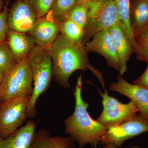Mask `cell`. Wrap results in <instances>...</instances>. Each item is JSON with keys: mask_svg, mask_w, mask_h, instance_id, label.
Segmentation results:
<instances>
[{"mask_svg": "<svg viewBox=\"0 0 148 148\" xmlns=\"http://www.w3.org/2000/svg\"><path fill=\"white\" fill-rule=\"evenodd\" d=\"M47 49L52 59V77L62 87H71L69 77L75 71L89 70L106 89L103 74L90 64L83 43L71 42L60 33Z\"/></svg>", "mask_w": 148, "mask_h": 148, "instance_id": "cell-1", "label": "cell"}, {"mask_svg": "<svg viewBox=\"0 0 148 148\" xmlns=\"http://www.w3.org/2000/svg\"><path fill=\"white\" fill-rule=\"evenodd\" d=\"M82 76L78 77L74 95L75 106L73 113L64 121L66 134L76 142L80 148L87 145L97 148L107 129L97 120H94L88 112V103L82 95Z\"/></svg>", "mask_w": 148, "mask_h": 148, "instance_id": "cell-2", "label": "cell"}, {"mask_svg": "<svg viewBox=\"0 0 148 148\" xmlns=\"http://www.w3.org/2000/svg\"><path fill=\"white\" fill-rule=\"evenodd\" d=\"M34 87L27 109V117L36 115V105L40 95L49 88L52 77V62L47 48L36 46L28 55Z\"/></svg>", "mask_w": 148, "mask_h": 148, "instance_id": "cell-3", "label": "cell"}, {"mask_svg": "<svg viewBox=\"0 0 148 148\" xmlns=\"http://www.w3.org/2000/svg\"><path fill=\"white\" fill-rule=\"evenodd\" d=\"M33 76L29 56L16 64L5 74L0 86V103L33 91Z\"/></svg>", "mask_w": 148, "mask_h": 148, "instance_id": "cell-4", "label": "cell"}, {"mask_svg": "<svg viewBox=\"0 0 148 148\" xmlns=\"http://www.w3.org/2000/svg\"><path fill=\"white\" fill-rule=\"evenodd\" d=\"M88 17L84 29L83 43L85 45L96 34L108 30L119 22L114 0H96L88 3Z\"/></svg>", "mask_w": 148, "mask_h": 148, "instance_id": "cell-5", "label": "cell"}, {"mask_svg": "<svg viewBox=\"0 0 148 148\" xmlns=\"http://www.w3.org/2000/svg\"><path fill=\"white\" fill-rule=\"evenodd\" d=\"M31 94L0 103V137L6 138L21 127L27 117Z\"/></svg>", "mask_w": 148, "mask_h": 148, "instance_id": "cell-6", "label": "cell"}, {"mask_svg": "<svg viewBox=\"0 0 148 148\" xmlns=\"http://www.w3.org/2000/svg\"><path fill=\"white\" fill-rule=\"evenodd\" d=\"M104 90V93L98 90L103 98V110L96 120L106 129L119 125L139 112L138 106L133 101L123 104L110 96L106 89Z\"/></svg>", "mask_w": 148, "mask_h": 148, "instance_id": "cell-7", "label": "cell"}, {"mask_svg": "<svg viewBox=\"0 0 148 148\" xmlns=\"http://www.w3.org/2000/svg\"><path fill=\"white\" fill-rule=\"evenodd\" d=\"M146 132H148V121L136 114L119 125L107 129L101 143L121 147L126 140Z\"/></svg>", "mask_w": 148, "mask_h": 148, "instance_id": "cell-8", "label": "cell"}, {"mask_svg": "<svg viewBox=\"0 0 148 148\" xmlns=\"http://www.w3.org/2000/svg\"><path fill=\"white\" fill-rule=\"evenodd\" d=\"M37 18L34 12L24 0H15L9 9L8 29L20 33H28Z\"/></svg>", "mask_w": 148, "mask_h": 148, "instance_id": "cell-9", "label": "cell"}, {"mask_svg": "<svg viewBox=\"0 0 148 148\" xmlns=\"http://www.w3.org/2000/svg\"><path fill=\"white\" fill-rule=\"evenodd\" d=\"M85 45L88 52L101 54L106 59L108 66L120 72L121 65L109 29L96 34Z\"/></svg>", "mask_w": 148, "mask_h": 148, "instance_id": "cell-10", "label": "cell"}, {"mask_svg": "<svg viewBox=\"0 0 148 148\" xmlns=\"http://www.w3.org/2000/svg\"><path fill=\"white\" fill-rule=\"evenodd\" d=\"M119 75L116 82L110 86L111 90L127 96L136 104L141 116L148 121V88L127 82Z\"/></svg>", "mask_w": 148, "mask_h": 148, "instance_id": "cell-11", "label": "cell"}, {"mask_svg": "<svg viewBox=\"0 0 148 148\" xmlns=\"http://www.w3.org/2000/svg\"><path fill=\"white\" fill-rule=\"evenodd\" d=\"M59 26L47 14L37 18L29 34L34 40L36 46L47 48L55 40L59 34Z\"/></svg>", "mask_w": 148, "mask_h": 148, "instance_id": "cell-12", "label": "cell"}, {"mask_svg": "<svg viewBox=\"0 0 148 148\" xmlns=\"http://www.w3.org/2000/svg\"><path fill=\"white\" fill-rule=\"evenodd\" d=\"M36 123L32 120L6 138L0 137V148H31Z\"/></svg>", "mask_w": 148, "mask_h": 148, "instance_id": "cell-13", "label": "cell"}, {"mask_svg": "<svg viewBox=\"0 0 148 148\" xmlns=\"http://www.w3.org/2000/svg\"><path fill=\"white\" fill-rule=\"evenodd\" d=\"M27 34L9 29L8 31L7 43L13 53L16 64L28 56L36 46L33 38Z\"/></svg>", "mask_w": 148, "mask_h": 148, "instance_id": "cell-14", "label": "cell"}, {"mask_svg": "<svg viewBox=\"0 0 148 148\" xmlns=\"http://www.w3.org/2000/svg\"><path fill=\"white\" fill-rule=\"evenodd\" d=\"M109 30L121 65L120 75H123L127 71V61L134 51L128 38L119 23L115 24Z\"/></svg>", "mask_w": 148, "mask_h": 148, "instance_id": "cell-15", "label": "cell"}, {"mask_svg": "<svg viewBox=\"0 0 148 148\" xmlns=\"http://www.w3.org/2000/svg\"><path fill=\"white\" fill-rule=\"evenodd\" d=\"M75 141L70 137H51L47 130L36 132L31 148H75Z\"/></svg>", "mask_w": 148, "mask_h": 148, "instance_id": "cell-16", "label": "cell"}, {"mask_svg": "<svg viewBox=\"0 0 148 148\" xmlns=\"http://www.w3.org/2000/svg\"><path fill=\"white\" fill-rule=\"evenodd\" d=\"M114 1L119 17V24L128 38L134 52L138 56L139 53V48L135 42L130 21V0H114Z\"/></svg>", "mask_w": 148, "mask_h": 148, "instance_id": "cell-17", "label": "cell"}, {"mask_svg": "<svg viewBox=\"0 0 148 148\" xmlns=\"http://www.w3.org/2000/svg\"><path fill=\"white\" fill-rule=\"evenodd\" d=\"M130 21L134 36L148 26V0H136L130 9Z\"/></svg>", "mask_w": 148, "mask_h": 148, "instance_id": "cell-18", "label": "cell"}, {"mask_svg": "<svg viewBox=\"0 0 148 148\" xmlns=\"http://www.w3.org/2000/svg\"><path fill=\"white\" fill-rule=\"evenodd\" d=\"M77 0H53L48 14L54 22L59 24L67 18Z\"/></svg>", "mask_w": 148, "mask_h": 148, "instance_id": "cell-19", "label": "cell"}, {"mask_svg": "<svg viewBox=\"0 0 148 148\" xmlns=\"http://www.w3.org/2000/svg\"><path fill=\"white\" fill-rule=\"evenodd\" d=\"M58 26L60 33L71 42L83 43L84 29L70 19H66L58 24Z\"/></svg>", "mask_w": 148, "mask_h": 148, "instance_id": "cell-20", "label": "cell"}, {"mask_svg": "<svg viewBox=\"0 0 148 148\" xmlns=\"http://www.w3.org/2000/svg\"><path fill=\"white\" fill-rule=\"evenodd\" d=\"M88 17V4L77 3L69 12L66 19H70L79 27L84 29Z\"/></svg>", "mask_w": 148, "mask_h": 148, "instance_id": "cell-21", "label": "cell"}, {"mask_svg": "<svg viewBox=\"0 0 148 148\" xmlns=\"http://www.w3.org/2000/svg\"><path fill=\"white\" fill-rule=\"evenodd\" d=\"M13 53L7 43L0 44V69L6 73L16 65Z\"/></svg>", "mask_w": 148, "mask_h": 148, "instance_id": "cell-22", "label": "cell"}, {"mask_svg": "<svg viewBox=\"0 0 148 148\" xmlns=\"http://www.w3.org/2000/svg\"><path fill=\"white\" fill-rule=\"evenodd\" d=\"M134 38L139 48L138 59L148 63V26L135 34Z\"/></svg>", "mask_w": 148, "mask_h": 148, "instance_id": "cell-23", "label": "cell"}, {"mask_svg": "<svg viewBox=\"0 0 148 148\" xmlns=\"http://www.w3.org/2000/svg\"><path fill=\"white\" fill-rule=\"evenodd\" d=\"M34 12L37 18L45 16L50 9L53 0H24Z\"/></svg>", "mask_w": 148, "mask_h": 148, "instance_id": "cell-24", "label": "cell"}, {"mask_svg": "<svg viewBox=\"0 0 148 148\" xmlns=\"http://www.w3.org/2000/svg\"><path fill=\"white\" fill-rule=\"evenodd\" d=\"M9 9L8 6L5 5L3 10L0 11V44L7 42Z\"/></svg>", "mask_w": 148, "mask_h": 148, "instance_id": "cell-25", "label": "cell"}, {"mask_svg": "<svg viewBox=\"0 0 148 148\" xmlns=\"http://www.w3.org/2000/svg\"><path fill=\"white\" fill-rule=\"evenodd\" d=\"M134 84L148 88V64L147 67L144 73L138 79L135 80Z\"/></svg>", "mask_w": 148, "mask_h": 148, "instance_id": "cell-26", "label": "cell"}, {"mask_svg": "<svg viewBox=\"0 0 148 148\" xmlns=\"http://www.w3.org/2000/svg\"><path fill=\"white\" fill-rule=\"evenodd\" d=\"M5 74V73L3 72L2 70L0 69V86L2 82L4 77Z\"/></svg>", "mask_w": 148, "mask_h": 148, "instance_id": "cell-27", "label": "cell"}, {"mask_svg": "<svg viewBox=\"0 0 148 148\" xmlns=\"http://www.w3.org/2000/svg\"><path fill=\"white\" fill-rule=\"evenodd\" d=\"M90 0H77V3L88 4Z\"/></svg>", "mask_w": 148, "mask_h": 148, "instance_id": "cell-28", "label": "cell"}, {"mask_svg": "<svg viewBox=\"0 0 148 148\" xmlns=\"http://www.w3.org/2000/svg\"><path fill=\"white\" fill-rule=\"evenodd\" d=\"M5 6V0H0V11L2 9H3Z\"/></svg>", "mask_w": 148, "mask_h": 148, "instance_id": "cell-29", "label": "cell"}, {"mask_svg": "<svg viewBox=\"0 0 148 148\" xmlns=\"http://www.w3.org/2000/svg\"><path fill=\"white\" fill-rule=\"evenodd\" d=\"M103 148H118L115 146L111 145H106Z\"/></svg>", "mask_w": 148, "mask_h": 148, "instance_id": "cell-30", "label": "cell"}, {"mask_svg": "<svg viewBox=\"0 0 148 148\" xmlns=\"http://www.w3.org/2000/svg\"><path fill=\"white\" fill-rule=\"evenodd\" d=\"M12 0H5V5L8 6L10 3L11 2Z\"/></svg>", "mask_w": 148, "mask_h": 148, "instance_id": "cell-31", "label": "cell"}, {"mask_svg": "<svg viewBox=\"0 0 148 148\" xmlns=\"http://www.w3.org/2000/svg\"><path fill=\"white\" fill-rule=\"evenodd\" d=\"M96 1V0H90V1Z\"/></svg>", "mask_w": 148, "mask_h": 148, "instance_id": "cell-32", "label": "cell"}, {"mask_svg": "<svg viewBox=\"0 0 148 148\" xmlns=\"http://www.w3.org/2000/svg\"></svg>", "mask_w": 148, "mask_h": 148, "instance_id": "cell-33", "label": "cell"}]
</instances>
